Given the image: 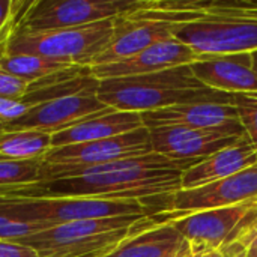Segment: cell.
I'll list each match as a JSON object with an SVG mask.
<instances>
[{
  "instance_id": "obj_1",
  "label": "cell",
  "mask_w": 257,
  "mask_h": 257,
  "mask_svg": "<svg viewBox=\"0 0 257 257\" xmlns=\"http://www.w3.org/2000/svg\"><path fill=\"white\" fill-rule=\"evenodd\" d=\"M202 160H172L151 152L102 166L62 173L50 181L20 188L15 199L89 197L102 200H148L181 190L182 172Z\"/></svg>"
},
{
  "instance_id": "obj_2",
  "label": "cell",
  "mask_w": 257,
  "mask_h": 257,
  "mask_svg": "<svg viewBox=\"0 0 257 257\" xmlns=\"http://www.w3.org/2000/svg\"><path fill=\"white\" fill-rule=\"evenodd\" d=\"M145 11L173 24V38L199 56L257 51V18L238 12L232 2H158Z\"/></svg>"
},
{
  "instance_id": "obj_3",
  "label": "cell",
  "mask_w": 257,
  "mask_h": 257,
  "mask_svg": "<svg viewBox=\"0 0 257 257\" xmlns=\"http://www.w3.org/2000/svg\"><path fill=\"white\" fill-rule=\"evenodd\" d=\"M96 98L113 110L140 114L184 104L215 102L233 105V93L203 86L190 65L152 74L99 80Z\"/></svg>"
},
{
  "instance_id": "obj_4",
  "label": "cell",
  "mask_w": 257,
  "mask_h": 257,
  "mask_svg": "<svg viewBox=\"0 0 257 257\" xmlns=\"http://www.w3.org/2000/svg\"><path fill=\"white\" fill-rule=\"evenodd\" d=\"M154 221L146 215L80 220L53 226L20 242L39 257H104L125 238Z\"/></svg>"
},
{
  "instance_id": "obj_5",
  "label": "cell",
  "mask_w": 257,
  "mask_h": 257,
  "mask_svg": "<svg viewBox=\"0 0 257 257\" xmlns=\"http://www.w3.org/2000/svg\"><path fill=\"white\" fill-rule=\"evenodd\" d=\"M111 36L113 18L69 29L17 30L0 47V54H35L74 66L90 68L108 47Z\"/></svg>"
},
{
  "instance_id": "obj_6",
  "label": "cell",
  "mask_w": 257,
  "mask_h": 257,
  "mask_svg": "<svg viewBox=\"0 0 257 257\" xmlns=\"http://www.w3.org/2000/svg\"><path fill=\"white\" fill-rule=\"evenodd\" d=\"M257 200V164L226 179L191 190L142 200L148 209L149 218L155 224L167 223L176 217L236 206Z\"/></svg>"
},
{
  "instance_id": "obj_7",
  "label": "cell",
  "mask_w": 257,
  "mask_h": 257,
  "mask_svg": "<svg viewBox=\"0 0 257 257\" xmlns=\"http://www.w3.org/2000/svg\"><path fill=\"white\" fill-rule=\"evenodd\" d=\"M0 212L44 224L47 227L111 217L148 215L146 206L140 200H102L89 197H42L15 199L0 203Z\"/></svg>"
},
{
  "instance_id": "obj_8",
  "label": "cell",
  "mask_w": 257,
  "mask_h": 257,
  "mask_svg": "<svg viewBox=\"0 0 257 257\" xmlns=\"http://www.w3.org/2000/svg\"><path fill=\"white\" fill-rule=\"evenodd\" d=\"M151 152L152 143L146 126L98 142L54 148L44 157L39 182L50 181L66 172L137 158Z\"/></svg>"
},
{
  "instance_id": "obj_9",
  "label": "cell",
  "mask_w": 257,
  "mask_h": 257,
  "mask_svg": "<svg viewBox=\"0 0 257 257\" xmlns=\"http://www.w3.org/2000/svg\"><path fill=\"white\" fill-rule=\"evenodd\" d=\"M151 0H35L18 30L80 27L143 9Z\"/></svg>"
},
{
  "instance_id": "obj_10",
  "label": "cell",
  "mask_w": 257,
  "mask_h": 257,
  "mask_svg": "<svg viewBox=\"0 0 257 257\" xmlns=\"http://www.w3.org/2000/svg\"><path fill=\"white\" fill-rule=\"evenodd\" d=\"M256 205L254 200L236 206L200 211L176 217L167 223L184 236L196 256L205 257L218 251L226 244L238 224Z\"/></svg>"
},
{
  "instance_id": "obj_11",
  "label": "cell",
  "mask_w": 257,
  "mask_h": 257,
  "mask_svg": "<svg viewBox=\"0 0 257 257\" xmlns=\"http://www.w3.org/2000/svg\"><path fill=\"white\" fill-rule=\"evenodd\" d=\"M173 38V24L149 15L145 8L113 18V36L108 47L92 66L131 57L158 42Z\"/></svg>"
},
{
  "instance_id": "obj_12",
  "label": "cell",
  "mask_w": 257,
  "mask_h": 257,
  "mask_svg": "<svg viewBox=\"0 0 257 257\" xmlns=\"http://www.w3.org/2000/svg\"><path fill=\"white\" fill-rule=\"evenodd\" d=\"M111 110L104 105L95 92H81L56 98L30 108L26 114L9 123L3 131L33 130L48 134L60 133L90 116Z\"/></svg>"
},
{
  "instance_id": "obj_13",
  "label": "cell",
  "mask_w": 257,
  "mask_h": 257,
  "mask_svg": "<svg viewBox=\"0 0 257 257\" xmlns=\"http://www.w3.org/2000/svg\"><path fill=\"white\" fill-rule=\"evenodd\" d=\"M143 125L154 126H185L193 130L214 131L226 136H245L236 108L227 104L200 102L173 105L155 111L142 113Z\"/></svg>"
},
{
  "instance_id": "obj_14",
  "label": "cell",
  "mask_w": 257,
  "mask_h": 257,
  "mask_svg": "<svg viewBox=\"0 0 257 257\" xmlns=\"http://www.w3.org/2000/svg\"><path fill=\"white\" fill-rule=\"evenodd\" d=\"M200 56L193 51L188 45L179 42L172 38L163 42H158L131 57L90 66V75L96 80L104 78H116V77H131V75H143L152 74L170 68H178L184 65H191L199 60Z\"/></svg>"
},
{
  "instance_id": "obj_15",
  "label": "cell",
  "mask_w": 257,
  "mask_h": 257,
  "mask_svg": "<svg viewBox=\"0 0 257 257\" xmlns=\"http://www.w3.org/2000/svg\"><path fill=\"white\" fill-rule=\"evenodd\" d=\"M152 152L172 160H205L212 154L238 143L242 137L185 126L148 128Z\"/></svg>"
},
{
  "instance_id": "obj_16",
  "label": "cell",
  "mask_w": 257,
  "mask_h": 257,
  "mask_svg": "<svg viewBox=\"0 0 257 257\" xmlns=\"http://www.w3.org/2000/svg\"><path fill=\"white\" fill-rule=\"evenodd\" d=\"M190 68L196 78L209 89L226 93L257 92L251 53L200 56Z\"/></svg>"
},
{
  "instance_id": "obj_17",
  "label": "cell",
  "mask_w": 257,
  "mask_h": 257,
  "mask_svg": "<svg viewBox=\"0 0 257 257\" xmlns=\"http://www.w3.org/2000/svg\"><path fill=\"white\" fill-rule=\"evenodd\" d=\"M254 164H257V148L245 136L238 143L221 149L184 170L181 176V190L199 188L226 179Z\"/></svg>"
},
{
  "instance_id": "obj_18",
  "label": "cell",
  "mask_w": 257,
  "mask_h": 257,
  "mask_svg": "<svg viewBox=\"0 0 257 257\" xmlns=\"http://www.w3.org/2000/svg\"><path fill=\"white\" fill-rule=\"evenodd\" d=\"M145 126L140 113L108 110L53 134V149L116 137Z\"/></svg>"
},
{
  "instance_id": "obj_19",
  "label": "cell",
  "mask_w": 257,
  "mask_h": 257,
  "mask_svg": "<svg viewBox=\"0 0 257 257\" xmlns=\"http://www.w3.org/2000/svg\"><path fill=\"white\" fill-rule=\"evenodd\" d=\"M184 244V236L172 224L154 223L131 233L104 257H176Z\"/></svg>"
},
{
  "instance_id": "obj_20",
  "label": "cell",
  "mask_w": 257,
  "mask_h": 257,
  "mask_svg": "<svg viewBox=\"0 0 257 257\" xmlns=\"http://www.w3.org/2000/svg\"><path fill=\"white\" fill-rule=\"evenodd\" d=\"M53 149V134L17 130L0 133V160L30 161L42 160Z\"/></svg>"
},
{
  "instance_id": "obj_21",
  "label": "cell",
  "mask_w": 257,
  "mask_h": 257,
  "mask_svg": "<svg viewBox=\"0 0 257 257\" xmlns=\"http://www.w3.org/2000/svg\"><path fill=\"white\" fill-rule=\"evenodd\" d=\"M71 68H74V65L35 54H0V69L30 84Z\"/></svg>"
},
{
  "instance_id": "obj_22",
  "label": "cell",
  "mask_w": 257,
  "mask_h": 257,
  "mask_svg": "<svg viewBox=\"0 0 257 257\" xmlns=\"http://www.w3.org/2000/svg\"><path fill=\"white\" fill-rule=\"evenodd\" d=\"M42 163L44 158L30 161L0 160V197L8 200L17 190L38 184L41 181Z\"/></svg>"
},
{
  "instance_id": "obj_23",
  "label": "cell",
  "mask_w": 257,
  "mask_h": 257,
  "mask_svg": "<svg viewBox=\"0 0 257 257\" xmlns=\"http://www.w3.org/2000/svg\"><path fill=\"white\" fill-rule=\"evenodd\" d=\"M233 107L248 140L257 148V92L233 93Z\"/></svg>"
},
{
  "instance_id": "obj_24",
  "label": "cell",
  "mask_w": 257,
  "mask_h": 257,
  "mask_svg": "<svg viewBox=\"0 0 257 257\" xmlns=\"http://www.w3.org/2000/svg\"><path fill=\"white\" fill-rule=\"evenodd\" d=\"M50 229L44 224L20 220L0 212V241H15L20 242L35 233Z\"/></svg>"
},
{
  "instance_id": "obj_25",
  "label": "cell",
  "mask_w": 257,
  "mask_h": 257,
  "mask_svg": "<svg viewBox=\"0 0 257 257\" xmlns=\"http://www.w3.org/2000/svg\"><path fill=\"white\" fill-rule=\"evenodd\" d=\"M30 87H32L30 83L0 69V98L2 99H20L29 93Z\"/></svg>"
},
{
  "instance_id": "obj_26",
  "label": "cell",
  "mask_w": 257,
  "mask_h": 257,
  "mask_svg": "<svg viewBox=\"0 0 257 257\" xmlns=\"http://www.w3.org/2000/svg\"><path fill=\"white\" fill-rule=\"evenodd\" d=\"M0 257H39V254L27 244L15 241H0Z\"/></svg>"
},
{
  "instance_id": "obj_27",
  "label": "cell",
  "mask_w": 257,
  "mask_h": 257,
  "mask_svg": "<svg viewBox=\"0 0 257 257\" xmlns=\"http://www.w3.org/2000/svg\"><path fill=\"white\" fill-rule=\"evenodd\" d=\"M12 9V0H0V38L8 26Z\"/></svg>"
},
{
  "instance_id": "obj_28",
  "label": "cell",
  "mask_w": 257,
  "mask_h": 257,
  "mask_svg": "<svg viewBox=\"0 0 257 257\" xmlns=\"http://www.w3.org/2000/svg\"><path fill=\"white\" fill-rule=\"evenodd\" d=\"M233 6L238 12L247 17L257 18V3L254 2H233Z\"/></svg>"
},
{
  "instance_id": "obj_29",
  "label": "cell",
  "mask_w": 257,
  "mask_h": 257,
  "mask_svg": "<svg viewBox=\"0 0 257 257\" xmlns=\"http://www.w3.org/2000/svg\"><path fill=\"white\" fill-rule=\"evenodd\" d=\"M176 257H197L193 251H191V248H190V245H188V242L185 241V244H184V247L181 248V251H179V254ZM205 257H209V256H205Z\"/></svg>"
},
{
  "instance_id": "obj_30",
  "label": "cell",
  "mask_w": 257,
  "mask_h": 257,
  "mask_svg": "<svg viewBox=\"0 0 257 257\" xmlns=\"http://www.w3.org/2000/svg\"><path fill=\"white\" fill-rule=\"evenodd\" d=\"M245 257H257V239H254L245 250Z\"/></svg>"
},
{
  "instance_id": "obj_31",
  "label": "cell",
  "mask_w": 257,
  "mask_h": 257,
  "mask_svg": "<svg viewBox=\"0 0 257 257\" xmlns=\"http://www.w3.org/2000/svg\"><path fill=\"white\" fill-rule=\"evenodd\" d=\"M251 57H253V68H254V71H256L257 74V51L251 53Z\"/></svg>"
},
{
  "instance_id": "obj_32",
  "label": "cell",
  "mask_w": 257,
  "mask_h": 257,
  "mask_svg": "<svg viewBox=\"0 0 257 257\" xmlns=\"http://www.w3.org/2000/svg\"><path fill=\"white\" fill-rule=\"evenodd\" d=\"M209 257H224V256H223V254H221L220 251H214L212 254H209Z\"/></svg>"
},
{
  "instance_id": "obj_33",
  "label": "cell",
  "mask_w": 257,
  "mask_h": 257,
  "mask_svg": "<svg viewBox=\"0 0 257 257\" xmlns=\"http://www.w3.org/2000/svg\"><path fill=\"white\" fill-rule=\"evenodd\" d=\"M3 202H6V199H3V197H0V203H3Z\"/></svg>"
}]
</instances>
